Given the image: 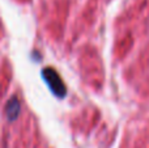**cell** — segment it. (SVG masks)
Segmentation results:
<instances>
[{
	"label": "cell",
	"mask_w": 149,
	"mask_h": 148,
	"mask_svg": "<svg viewBox=\"0 0 149 148\" xmlns=\"http://www.w3.org/2000/svg\"><path fill=\"white\" fill-rule=\"evenodd\" d=\"M42 76H43L45 81L47 83V85L50 87V89L52 91V93L55 94L59 98H63L67 93V89H65V85L63 83V80L60 79L59 73L54 70V68H45L42 71Z\"/></svg>",
	"instance_id": "1"
},
{
	"label": "cell",
	"mask_w": 149,
	"mask_h": 148,
	"mask_svg": "<svg viewBox=\"0 0 149 148\" xmlns=\"http://www.w3.org/2000/svg\"><path fill=\"white\" fill-rule=\"evenodd\" d=\"M20 112H21L20 101H18V100L16 98V97L10 98L9 101H8L7 106H5V114H7L8 119H9V121H15L16 118L18 117Z\"/></svg>",
	"instance_id": "2"
}]
</instances>
